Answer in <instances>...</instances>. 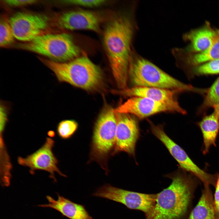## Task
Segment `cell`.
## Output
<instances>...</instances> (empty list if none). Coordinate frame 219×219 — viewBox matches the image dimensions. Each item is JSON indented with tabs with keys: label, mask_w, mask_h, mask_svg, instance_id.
Masks as SVG:
<instances>
[{
	"label": "cell",
	"mask_w": 219,
	"mask_h": 219,
	"mask_svg": "<svg viewBox=\"0 0 219 219\" xmlns=\"http://www.w3.org/2000/svg\"><path fill=\"white\" fill-rule=\"evenodd\" d=\"M133 33L131 20L124 15L113 18L108 23L104 32V47L113 76L120 89L128 88Z\"/></svg>",
	"instance_id": "cell-1"
},
{
	"label": "cell",
	"mask_w": 219,
	"mask_h": 219,
	"mask_svg": "<svg viewBox=\"0 0 219 219\" xmlns=\"http://www.w3.org/2000/svg\"><path fill=\"white\" fill-rule=\"evenodd\" d=\"M165 177L172 182L157 193L155 205L145 219H184L186 215L192 196L191 176L178 170Z\"/></svg>",
	"instance_id": "cell-2"
},
{
	"label": "cell",
	"mask_w": 219,
	"mask_h": 219,
	"mask_svg": "<svg viewBox=\"0 0 219 219\" xmlns=\"http://www.w3.org/2000/svg\"><path fill=\"white\" fill-rule=\"evenodd\" d=\"M40 58L60 82L87 91H97L103 85V76L101 68L85 55L63 62Z\"/></svg>",
	"instance_id": "cell-3"
},
{
	"label": "cell",
	"mask_w": 219,
	"mask_h": 219,
	"mask_svg": "<svg viewBox=\"0 0 219 219\" xmlns=\"http://www.w3.org/2000/svg\"><path fill=\"white\" fill-rule=\"evenodd\" d=\"M116 119L114 109L104 107L95 124L90 153V161H95L108 173V161L116 141Z\"/></svg>",
	"instance_id": "cell-4"
},
{
	"label": "cell",
	"mask_w": 219,
	"mask_h": 219,
	"mask_svg": "<svg viewBox=\"0 0 219 219\" xmlns=\"http://www.w3.org/2000/svg\"><path fill=\"white\" fill-rule=\"evenodd\" d=\"M21 49L35 53L57 62H63L80 56L81 50L72 36L66 33L43 34L20 44Z\"/></svg>",
	"instance_id": "cell-5"
},
{
	"label": "cell",
	"mask_w": 219,
	"mask_h": 219,
	"mask_svg": "<svg viewBox=\"0 0 219 219\" xmlns=\"http://www.w3.org/2000/svg\"><path fill=\"white\" fill-rule=\"evenodd\" d=\"M128 76L134 86L196 91L192 86L181 82L141 57H131Z\"/></svg>",
	"instance_id": "cell-6"
},
{
	"label": "cell",
	"mask_w": 219,
	"mask_h": 219,
	"mask_svg": "<svg viewBox=\"0 0 219 219\" xmlns=\"http://www.w3.org/2000/svg\"><path fill=\"white\" fill-rule=\"evenodd\" d=\"M92 195L120 203L130 209L141 211L146 216L155 205L157 193L133 191L106 184L98 188Z\"/></svg>",
	"instance_id": "cell-7"
},
{
	"label": "cell",
	"mask_w": 219,
	"mask_h": 219,
	"mask_svg": "<svg viewBox=\"0 0 219 219\" xmlns=\"http://www.w3.org/2000/svg\"><path fill=\"white\" fill-rule=\"evenodd\" d=\"M152 134L165 145L170 154L184 171L189 172L200 179L206 188L215 183L216 178L199 168L189 157L186 152L175 143L165 133L161 125H155L149 121Z\"/></svg>",
	"instance_id": "cell-8"
},
{
	"label": "cell",
	"mask_w": 219,
	"mask_h": 219,
	"mask_svg": "<svg viewBox=\"0 0 219 219\" xmlns=\"http://www.w3.org/2000/svg\"><path fill=\"white\" fill-rule=\"evenodd\" d=\"M54 144L55 141L53 139L47 137L44 144L35 151L25 158L18 156L17 159L18 164L29 168V172L32 175L37 170L47 172L50 174V177L55 182L56 172L61 176L66 177L58 167V160L53 151Z\"/></svg>",
	"instance_id": "cell-9"
},
{
	"label": "cell",
	"mask_w": 219,
	"mask_h": 219,
	"mask_svg": "<svg viewBox=\"0 0 219 219\" xmlns=\"http://www.w3.org/2000/svg\"><path fill=\"white\" fill-rule=\"evenodd\" d=\"M48 19L42 15L19 12L13 15L9 22L15 38L27 42L43 34L48 27Z\"/></svg>",
	"instance_id": "cell-10"
},
{
	"label": "cell",
	"mask_w": 219,
	"mask_h": 219,
	"mask_svg": "<svg viewBox=\"0 0 219 219\" xmlns=\"http://www.w3.org/2000/svg\"><path fill=\"white\" fill-rule=\"evenodd\" d=\"M115 113L117 121L116 141L112 155L124 152L134 157L140 135L138 123L131 114Z\"/></svg>",
	"instance_id": "cell-11"
},
{
	"label": "cell",
	"mask_w": 219,
	"mask_h": 219,
	"mask_svg": "<svg viewBox=\"0 0 219 219\" xmlns=\"http://www.w3.org/2000/svg\"><path fill=\"white\" fill-rule=\"evenodd\" d=\"M114 110L115 113L132 114L140 119L159 113H178L176 108L168 104L141 97H131Z\"/></svg>",
	"instance_id": "cell-12"
},
{
	"label": "cell",
	"mask_w": 219,
	"mask_h": 219,
	"mask_svg": "<svg viewBox=\"0 0 219 219\" xmlns=\"http://www.w3.org/2000/svg\"><path fill=\"white\" fill-rule=\"evenodd\" d=\"M182 91L159 88L133 86L123 89L113 90L115 94L130 97H141L149 98L170 105L176 108L178 113L185 114V110L179 105L175 98L176 93Z\"/></svg>",
	"instance_id": "cell-13"
},
{
	"label": "cell",
	"mask_w": 219,
	"mask_h": 219,
	"mask_svg": "<svg viewBox=\"0 0 219 219\" xmlns=\"http://www.w3.org/2000/svg\"><path fill=\"white\" fill-rule=\"evenodd\" d=\"M58 23L67 30H88L100 32V19L95 12L87 10H76L63 13L59 17Z\"/></svg>",
	"instance_id": "cell-14"
},
{
	"label": "cell",
	"mask_w": 219,
	"mask_h": 219,
	"mask_svg": "<svg viewBox=\"0 0 219 219\" xmlns=\"http://www.w3.org/2000/svg\"><path fill=\"white\" fill-rule=\"evenodd\" d=\"M46 198L48 203L39 206L55 210L70 219H92L83 205L75 203L59 195L56 200L49 196H47Z\"/></svg>",
	"instance_id": "cell-15"
},
{
	"label": "cell",
	"mask_w": 219,
	"mask_h": 219,
	"mask_svg": "<svg viewBox=\"0 0 219 219\" xmlns=\"http://www.w3.org/2000/svg\"><path fill=\"white\" fill-rule=\"evenodd\" d=\"M219 36V30H214L207 25L188 33L185 37L191 42L189 50L199 53L209 48Z\"/></svg>",
	"instance_id": "cell-16"
},
{
	"label": "cell",
	"mask_w": 219,
	"mask_h": 219,
	"mask_svg": "<svg viewBox=\"0 0 219 219\" xmlns=\"http://www.w3.org/2000/svg\"><path fill=\"white\" fill-rule=\"evenodd\" d=\"M213 112L207 116L199 123L203 141V153L207 154L212 145L216 146V139L219 131V105L213 107Z\"/></svg>",
	"instance_id": "cell-17"
},
{
	"label": "cell",
	"mask_w": 219,
	"mask_h": 219,
	"mask_svg": "<svg viewBox=\"0 0 219 219\" xmlns=\"http://www.w3.org/2000/svg\"><path fill=\"white\" fill-rule=\"evenodd\" d=\"M188 219H219L209 188H205Z\"/></svg>",
	"instance_id": "cell-18"
},
{
	"label": "cell",
	"mask_w": 219,
	"mask_h": 219,
	"mask_svg": "<svg viewBox=\"0 0 219 219\" xmlns=\"http://www.w3.org/2000/svg\"><path fill=\"white\" fill-rule=\"evenodd\" d=\"M219 58V36L209 48L191 56L189 58L188 61L192 65H197Z\"/></svg>",
	"instance_id": "cell-19"
},
{
	"label": "cell",
	"mask_w": 219,
	"mask_h": 219,
	"mask_svg": "<svg viewBox=\"0 0 219 219\" xmlns=\"http://www.w3.org/2000/svg\"><path fill=\"white\" fill-rule=\"evenodd\" d=\"M78 126V123L74 120H63L57 125L56 130L57 134L61 139H68L75 134Z\"/></svg>",
	"instance_id": "cell-20"
},
{
	"label": "cell",
	"mask_w": 219,
	"mask_h": 219,
	"mask_svg": "<svg viewBox=\"0 0 219 219\" xmlns=\"http://www.w3.org/2000/svg\"><path fill=\"white\" fill-rule=\"evenodd\" d=\"M12 29L9 21L1 19L0 23V46L3 47L12 43L14 38Z\"/></svg>",
	"instance_id": "cell-21"
},
{
	"label": "cell",
	"mask_w": 219,
	"mask_h": 219,
	"mask_svg": "<svg viewBox=\"0 0 219 219\" xmlns=\"http://www.w3.org/2000/svg\"><path fill=\"white\" fill-rule=\"evenodd\" d=\"M215 105H219V77L207 91L203 104L204 107Z\"/></svg>",
	"instance_id": "cell-22"
},
{
	"label": "cell",
	"mask_w": 219,
	"mask_h": 219,
	"mask_svg": "<svg viewBox=\"0 0 219 219\" xmlns=\"http://www.w3.org/2000/svg\"><path fill=\"white\" fill-rule=\"evenodd\" d=\"M194 71L201 75L219 73V58L209 61L198 67Z\"/></svg>",
	"instance_id": "cell-23"
},
{
	"label": "cell",
	"mask_w": 219,
	"mask_h": 219,
	"mask_svg": "<svg viewBox=\"0 0 219 219\" xmlns=\"http://www.w3.org/2000/svg\"><path fill=\"white\" fill-rule=\"evenodd\" d=\"M63 2L67 4L90 8L97 7L104 5L107 3V1L103 0H69Z\"/></svg>",
	"instance_id": "cell-24"
},
{
	"label": "cell",
	"mask_w": 219,
	"mask_h": 219,
	"mask_svg": "<svg viewBox=\"0 0 219 219\" xmlns=\"http://www.w3.org/2000/svg\"><path fill=\"white\" fill-rule=\"evenodd\" d=\"M36 0H9L4 1L7 5L12 7H20L31 5L36 3Z\"/></svg>",
	"instance_id": "cell-25"
},
{
	"label": "cell",
	"mask_w": 219,
	"mask_h": 219,
	"mask_svg": "<svg viewBox=\"0 0 219 219\" xmlns=\"http://www.w3.org/2000/svg\"><path fill=\"white\" fill-rule=\"evenodd\" d=\"M216 180V189L214 203L216 212L219 217V174H217Z\"/></svg>",
	"instance_id": "cell-26"
},
{
	"label": "cell",
	"mask_w": 219,
	"mask_h": 219,
	"mask_svg": "<svg viewBox=\"0 0 219 219\" xmlns=\"http://www.w3.org/2000/svg\"><path fill=\"white\" fill-rule=\"evenodd\" d=\"M0 127L5 128L7 122L8 110L5 106L1 105Z\"/></svg>",
	"instance_id": "cell-27"
},
{
	"label": "cell",
	"mask_w": 219,
	"mask_h": 219,
	"mask_svg": "<svg viewBox=\"0 0 219 219\" xmlns=\"http://www.w3.org/2000/svg\"><path fill=\"white\" fill-rule=\"evenodd\" d=\"M48 134L50 137H53L54 136V132L51 131L48 132Z\"/></svg>",
	"instance_id": "cell-28"
}]
</instances>
